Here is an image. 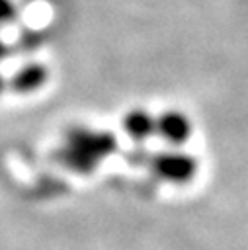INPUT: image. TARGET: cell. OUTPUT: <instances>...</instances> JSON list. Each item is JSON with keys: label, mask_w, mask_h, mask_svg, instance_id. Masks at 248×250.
I'll list each match as a JSON object with an SVG mask.
<instances>
[{"label": "cell", "mask_w": 248, "mask_h": 250, "mask_svg": "<svg viewBox=\"0 0 248 250\" xmlns=\"http://www.w3.org/2000/svg\"><path fill=\"white\" fill-rule=\"evenodd\" d=\"M47 78H49V72L43 64L29 62V64L18 68L8 84L18 94H35L37 90H41L47 84Z\"/></svg>", "instance_id": "cell-4"}, {"label": "cell", "mask_w": 248, "mask_h": 250, "mask_svg": "<svg viewBox=\"0 0 248 250\" xmlns=\"http://www.w3.org/2000/svg\"><path fill=\"white\" fill-rule=\"evenodd\" d=\"M16 2L14 0H0V25L2 23H10L16 18Z\"/></svg>", "instance_id": "cell-5"}, {"label": "cell", "mask_w": 248, "mask_h": 250, "mask_svg": "<svg viewBox=\"0 0 248 250\" xmlns=\"http://www.w3.org/2000/svg\"><path fill=\"white\" fill-rule=\"evenodd\" d=\"M150 170L158 180L166 184L187 186L199 174V160L195 158V154L184 150V146H168L166 150H160L150 158Z\"/></svg>", "instance_id": "cell-1"}, {"label": "cell", "mask_w": 248, "mask_h": 250, "mask_svg": "<svg viewBox=\"0 0 248 250\" xmlns=\"http://www.w3.org/2000/svg\"><path fill=\"white\" fill-rule=\"evenodd\" d=\"M0 55H2V43H0Z\"/></svg>", "instance_id": "cell-7"}, {"label": "cell", "mask_w": 248, "mask_h": 250, "mask_svg": "<svg viewBox=\"0 0 248 250\" xmlns=\"http://www.w3.org/2000/svg\"><path fill=\"white\" fill-rule=\"evenodd\" d=\"M193 131H195V125L191 115H187L180 107H168L156 113L154 135H158L168 146H174V148L184 146L193 137Z\"/></svg>", "instance_id": "cell-2"}, {"label": "cell", "mask_w": 248, "mask_h": 250, "mask_svg": "<svg viewBox=\"0 0 248 250\" xmlns=\"http://www.w3.org/2000/svg\"><path fill=\"white\" fill-rule=\"evenodd\" d=\"M121 129L129 139L143 143L156 131V113L148 111L146 107H131L121 117Z\"/></svg>", "instance_id": "cell-3"}, {"label": "cell", "mask_w": 248, "mask_h": 250, "mask_svg": "<svg viewBox=\"0 0 248 250\" xmlns=\"http://www.w3.org/2000/svg\"><path fill=\"white\" fill-rule=\"evenodd\" d=\"M2 88H4V80L0 78V90H2Z\"/></svg>", "instance_id": "cell-6"}]
</instances>
